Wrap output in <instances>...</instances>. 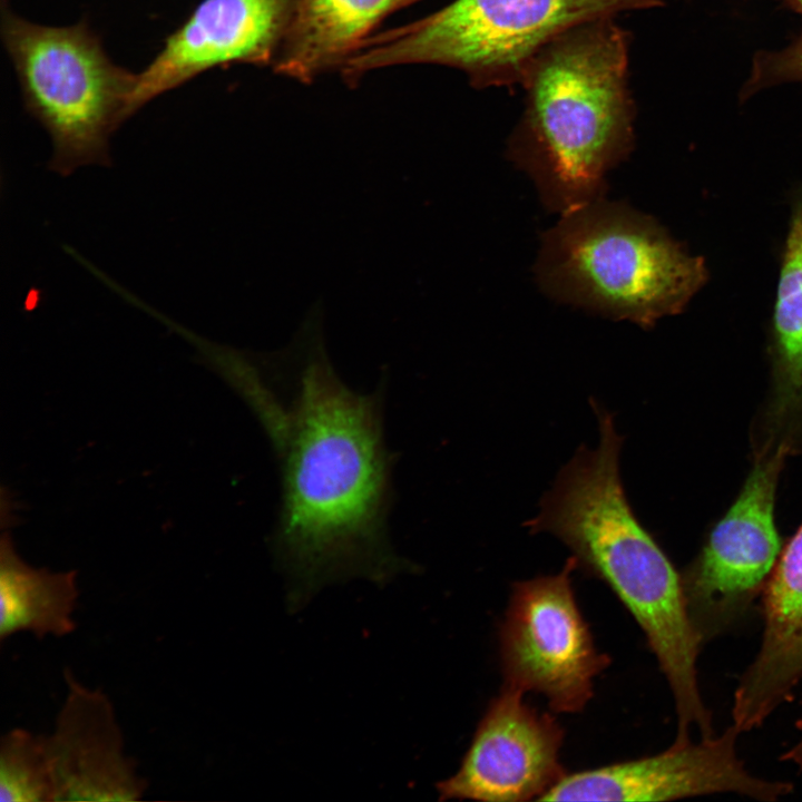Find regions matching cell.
I'll list each match as a JSON object with an SVG mask.
<instances>
[{"instance_id": "9", "label": "cell", "mask_w": 802, "mask_h": 802, "mask_svg": "<svg viewBox=\"0 0 802 802\" xmlns=\"http://www.w3.org/2000/svg\"><path fill=\"white\" fill-rule=\"evenodd\" d=\"M741 732L732 724L721 735L673 742L649 756L565 774L539 801H672L735 793L763 802L790 794L791 782L750 773L736 753Z\"/></svg>"}, {"instance_id": "13", "label": "cell", "mask_w": 802, "mask_h": 802, "mask_svg": "<svg viewBox=\"0 0 802 802\" xmlns=\"http://www.w3.org/2000/svg\"><path fill=\"white\" fill-rule=\"evenodd\" d=\"M761 646L733 697L737 716L763 724L802 681V525L784 547L762 593Z\"/></svg>"}, {"instance_id": "16", "label": "cell", "mask_w": 802, "mask_h": 802, "mask_svg": "<svg viewBox=\"0 0 802 802\" xmlns=\"http://www.w3.org/2000/svg\"><path fill=\"white\" fill-rule=\"evenodd\" d=\"M774 389L771 413L780 423L802 418V195L791 213L773 313Z\"/></svg>"}, {"instance_id": "18", "label": "cell", "mask_w": 802, "mask_h": 802, "mask_svg": "<svg viewBox=\"0 0 802 802\" xmlns=\"http://www.w3.org/2000/svg\"><path fill=\"white\" fill-rule=\"evenodd\" d=\"M789 81H802V31L781 50L755 53L740 99L746 100L762 89Z\"/></svg>"}, {"instance_id": "10", "label": "cell", "mask_w": 802, "mask_h": 802, "mask_svg": "<svg viewBox=\"0 0 802 802\" xmlns=\"http://www.w3.org/2000/svg\"><path fill=\"white\" fill-rule=\"evenodd\" d=\"M524 694L502 686L492 698L458 771L437 783L440 801H539L566 774L563 727Z\"/></svg>"}, {"instance_id": "17", "label": "cell", "mask_w": 802, "mask_h": 802, "mask_svg": "<svg viewBox=\"0 0 802 802\" xmlns=\"http://www.w3.org/2000/svg\"><path fill=\"white\" fill-rule=\"evenodd\" d=\"M46 735L22 727L0 741V802H53Z\"/></svg>"}, {"instance_id": "19", "label": "cell", "mask_w": 802, "mask_h": 802, "mask_svg": "<svg viewBox=\"0 0 802 802\" xmlns=\"http://www.w3.org/2000/svg\"><path fill=\"white\" fill-rule=\"evenodd\" d=\"M795 726L802 733V717L795 722ZM780 760L791 762L802 771V736L792 747L780 756Z\"/></svg>"}, {"instance_id": "14", "label": "cell", "mask_w": 802, "mask_h": 802, "mask_svg": "<svg viewBox=\"0 0 802 802\" xmlns=\"http://www.w3.org/2000/svg\"><path fill=\"white\" fill-rule=\"evenodd\" d=\"M418 0H296L277 70L310 80L348 60L384 17Z\"/></svg>"}, {"instance_id": "3", "label": "cell", "mask_w": 802, "mask_h": 802, "mask_svg": "<svg viewBox=\"0 0 802 802\" xmlns=\"http://www.w3.org/2000/svg\"><path fill=\"white\" fill-rule=\"evenodd\" d=\"M613 18L554 39L521 81L525 108L508 158L558 215L604 196L607 174L633 150L628 36Z\"/></svg>"}, {"instance_id": "12", "label": "cell", "mask_w": 802, "mask_h": 802, "mask_svg": "<svg viewBox=\"0 0 802 802\" xmlns=\"http://www.w3.org/2000/svg\"><path fill=\"white\" fill-rule=\"evenodd\" d=\"M67 695L55 728L46 735L55 786L53 802L140 800L147 789L125 752L121 728L109 697L63 671Z\"/></svg>"}, {"instance_id": "4", "label": "cell", "mask_w": 802, "mask_h": 802, "mask_svg": "<svg viewBox=\"0 0 802 802\" xmlns=\"http://www.w3.org/2000/svg\"><path fill=\"white\" fill-rule=\"evenodd\" d=\"M534 276L555 302L649 329L681 313L708 274L652 216L602 196L542 234Z\"/></svg>"}, {"instance_id": "8", "label": "cell", "mask_w": 802, "mask_h": 802, "mask_svg": "<svg viewBox=\"0 0 802 802\" xmlns=\"http://www.w3.org/2000/svg\"><path fill=\"white\" fill-rule=\"evenodd\" d=\"M789 446L759 456L739 498L681 576L686 608L702 643L730 630L749 613L780 556L775 488Z\"/></svg>"}, {"instance_id": "2", "label": "cell", "mask_w": 802, "mask_h": 802, "mask_svg": "<svg viewBox=\"0 0 802 802\" xmlns=\"http://www.w3.org/2000/svg\"><path fill=\"white\" fill-rule=\"evenodd\" d=\"M599 441L580 447L527 522L531 534L550 532L573 552L580 568L604 581L645 635L671 688L676 737L714 734L711 711L698 687L703 645L685 604L681 576L636 518L622 486L618 458L623 438L613 415L591 401Z\"/></svg>"}, {"instance_id": "20", "label": "cell", "mask_w": 802, "mask_h": 802, "mask_svg": "<svg viewBox=\"0 0 802 802\" xmlns=\"http://www.w3.org/2000/svg\"><path fill=\"white\" fill-rule=\"evenodd\" d=\"M792 10L802 14V0H782Z\"/></svg>"}, {"instance_id": "5", "label": "cell", "mask_w": 802, "mask_h": 802, "mask_svg": "<svg viewBox=\"0 0 802 802\" xmlns=\"http://www.w3.org/2000/svg\"><path fill=\"white\" fill-rule=\"evenodd\" d=\"M659 0H454L436 13L372 40L345 62L356 76L397 63L459 68L479 87L521 82L535 57L566 31Z\"/></svg>"}, {"instance_id": "15", "label": "cell", "mask_w": 802, "mask_h": 802, "mask_svg": "<svg viewBox=\"0 0 802 802\" xmlns=\"http://www.w3.org/2000/svg\"><path fill=\"white\" fill-rule=\"evenodd\" d=\"M79 590L76 571H51L27 564L10 534L0 545V642L27 632L38 638L63 637L76 629Z\"/></svg>"}, {"instance_id": "6", "label": "cell", "mask_w": 802, "mask_h": 802, "mask_svg": "<svg viewBox=\"0 0 802 802\" xmlns=\"http://www.w3.org/2000/svg\"><path fill=\"white\" fill-rule=\"evenodd\" d=\"M2 35L26 105L51 136L50 167L68 175L107 164L108 137L127 118L135 76L115 66L84 25L39 26L4 11Z\"/></svg>"}, {"instance_id": "11", "label": "cell", "mask_w": 802, "mask_h": 802, "mask_svg": "<svg viewBox=\"0 0 802 802\" xmlns=\"http://www.w3.org/2000/svg\"><path fill=\"white\" fill-rule=\"evenodd\" d=\"M296 0H203L135 76L126 117L157 95L212 67L265 62L284 37Z\"/></svg>"}, {"instance_id": "7", "label": "cell", "mask_w": 802, "mask_h": 802, "mask_svg": "<svg viewBox=\"0 0 802 802\" xmlns=\"http://www.w3.org/2000/svg\"><path fill=\"white\" fill-rule=\"evenodd\" d=\"M574 556L554 575L514 584L499 626L503 686L546 697L556 713H578L609 664L597 649L573 587Z\"/></svg>"}, {"instance_id": "1", "label": "cell", "mask_w": 802, "mask_h": 802, "mask_svg": "<svg viewBox=\"0 0 802 802\" xmlns=\"http://www.w3.org/2000/svg\"><path fill=\"white\" fill-rule=\"evenodd\" d=\"M227 383L262 426L281 496L272 545L303 587L408 568L389 535L394 454L384 436V383L352 390L320 345L237 365Z\"/></svg>"}]
</instances>
